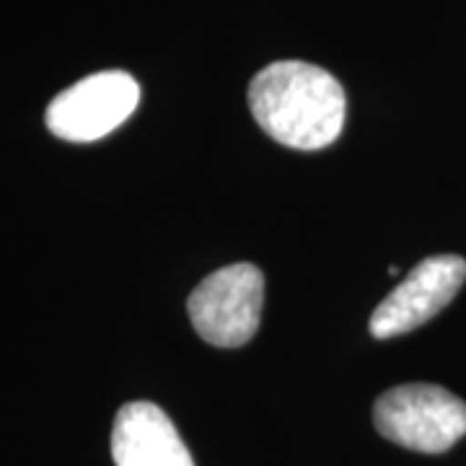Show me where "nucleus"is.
Returning a JSON list of instances; mask_svg holds the SVG:
<instances>
[{
	"label": "nucleus",
	"mask_w": 466,
	"mask_h": 466,
	"mask_svg": "<svg viewBox=\"0 0 466 466\" xmlns=\"http://www.w3.org/2000/svg\"><path fill=\"white\" fill-rule=\"evenodd\" d=\"M249 109L272 140L296 150H319L342 133L348 99L324 67L280 60L251 78Z\"/></svg>",
	"instance_id": "1"
},
{
	"label": "nucleus",
	"mask_w": 466,
	"mask_h": 466,
	"mask_svg": "<svg viewBox=\"0 0 466 466\" xmlns=\"http://www.w3.org/2000/svg\"><path fill=\"white\" fill-rule=\"evenodd\" d=\"M373 422L401 449L443 453L466 435V401L443 386L407 383L379 397Z\"/></svg>",
	"instance_id": "2"
},
{
	"label": "nucleus",
	"mask_w": 466,
	"mask_h": 466,
	"mask_svg": "<svg viewBox=\"0 0 466 466\" xmlns=\"http://www.w3.org/2000/svg\"><path fill=\"white\" fill-rule=\"evenodd\" d=\"M265 303V275L249 262L220 267L187 300V314L205 342L241 348L257 334Z\"/></svg>",
	"instance_id": "3"
},
{
	"label": "nucleus",
	"mask_w": 466,
	"mask_h": 466,
	"mask_svg": "<svg viewBox=\"0 0 466 466\" xmlns=\"http://www.w3.org/2000/svg\"><path fill=\"white\" fill-rule=\"evenodd\" d=\"M140 101V86L122 70L94 73L57 94L45 122L55 137L70 143H94L116 130Z\"/></svg>",
	"instance_id": "4"
},
{
	"label": "nucleus",
	"mask_w": 466,
	"mask_h": 466,
	"mask_svg": "<svg viewBox=\"0 0 466 466\" xmlns=\"http://www.w3.org/2000/svg\"><path fill=\"white\" fill-rule=\"evenodd\" d=\"M466 280V259L459 254H435L401 280L370 314V334L389 339L422 327L438 317Z\"/></svg>",
	"instance_id": "5"
},
{
	"label": "nucleus",
	"mask_w": 466,
	"mask_h": 466,
	"mask_svg": "<svg viewBox=\"0 0 466 466\" xmlns=\"http://www.w3.org/2000/svg\"><path fill=\"white\" fill-rule=\"evenodd\" d=\"M112 459L116 466H195L174 422L153 401H130L116 412Z\"/></svg>",
	"instance_id": "6"
}]
</instances>
